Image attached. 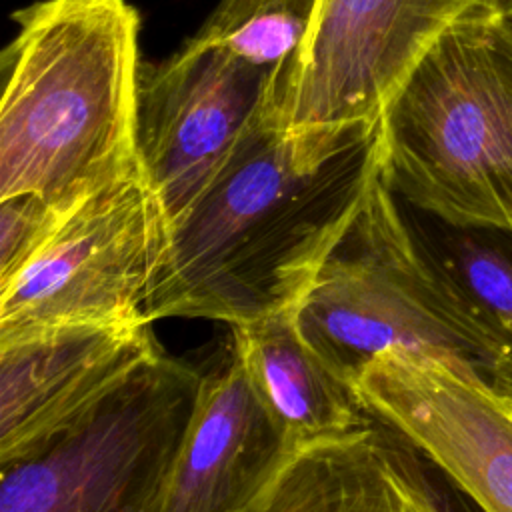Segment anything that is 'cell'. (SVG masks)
<instances>
[{
    "mask_svg": "<svg viewBox=\"0 0 512 512\" xmlns=\"http://www.w3.org/2000/svg\"><path fill=\"white\" fill-rule=\"evenodd\" d=\"M384 164L380 126L314 152L260 122L172 228L146 318L240 324L296 308Z\"/></svg>",
    "mask_w": 512,
    "mask_h": 512,
    "instance_id": "cell-1",
    "label": "cell"
},
{
    "mask_svg": "<svg viewBox=\"0 0 512 512\" xmlns=\"http://www.w3.org/2000/svg\"><path fill=\"white\" fill-rule=\"evenodd\" d=\"M2 52L0 198L66 206L142 170L140 16L126 0H42Z\"/></svg>",
    "mask_w": 512,
    "mask_h": 512,
    "instance_id": "cell-2",
    "label": "cell"
},
{
    "mask_svg": "<svg viewBox=\"0 0 512 512\" xmlns=\"http://www.w3.org/2000/svg\"><path fill=\"white\" fill-rule=\"evenodd\" d=\"M302 334L346 380L384 352L432 356L512 392V352L422 242L384 164L296 306Z\"/></svg>",
    "mask_w": 512,
    "mask_h": 512,
    "instance_id": "cell-3",
    "label": "cell"
},
{
    "mask_svg": "<svg viewBox=\"0 0 512 512\" xmlns=\"http://www.w3.org/2000/svg\"><path fill=\"white\" fill-rule=\"evenodd\" d=\"M498 12L452 24L380 120L384 174L418 212L512 234V44Z\"/></svg>",
    "mask_w": 512,
    "mask_h": 512,
    "instance_id": "cell-4",
    "label": "cell"
},
{
    "mask_svg": "<svg viewBox=\"0 0 512 512\" xmlns=\"http://www.w3.org/2000/svg\"><path fill=\"white\" fill-rule=\"evenodd\" d=\"M200 380L160 348L68 426L0 462V512H156Z\"/></svg>",
    "mask_w": 512,
    "mask_h": 512,
    "instance_id": "cell-5",
    "label": "cell"
},
{
    "mask_svg": "<svg viewBox=\"0 0 512 512\" xmlns=\"http://www.w3.org/2000/svg\"><path fill=\"white\" fill-rule=\"evenodd\" d=\"M170 240L144 168L62 206L38 246L0 280V342L62 324L148 322Z\"/></svg>",
    "mask_w": 512,
    "mask_h": 512,
    "instance_id": "cell-6",
    "label": "cell"
},
{
    "mask_svg": "<svg viewBox=\"0 0 512 512\" xmlns=\"http://www.w3.org/2000/svg\"><path fill=\"white\" fill-rule=\"evenodd\" d=\"M510 0H318L292 62L268 88L264 118L314 150L380 126L404 78L458 20Z\"/></svg>",
    "mask_w": 512,
    "mask_h": 512,
    "instance_id": "cell-7",
    "label": "cell"
},
{
    "mask_svg": "<svg viewBox=\"0 0 512 512\" xmlns=\"http://www.w3.org/2000/svg\"><path fill=\"white\" fill-rule=\"evenodd\" d=\"M270 80L268 70L196 36L164 62L142 66L140 162L172 228L260 122Z\"/></svg>",
    "mask_w": 512,
    "mask_h": 512,
    "instance_id": "cell-8",
    "label": "cell"
},
{
    "mask_svg": "<svg viewBox=\"0 0 512 512\" xmlns=\"http://www.w3.org/2000/svg\"><path fill=\"white\" fill-rule=\"evenodd\" d=\"M350 384L368 416L402 434L482 512H512V392L398 350L368 362Z\"/></svg>",
    "mask_w": 512,
    "mask_h": 512,
    "instance_id": "cell-9",
    "label": "cell"
},
{
    "mask_svg": "<svg viewBox=\"0 0 512 512\" xmlns=\"http://www.w3.org/2000/svg\"><path fill=\"white\" fill-rule=\"evenodd\" d=\"M148 322L62 324L0 342V462L44 442L154 356Z\"/></svg>",
    "mask_w": 512,
    "mask_h": 512,
    "instance_id": "cell-10",
    "label": "cell"
},
{
    "mask_svg": "<svg viewBox=\"0 0 512 512\" xmlns=\"http://www.w3.org/2000/svg\"><path fill=\"white\" fill-rule=\"evenodd\" d=\"M288 450L242 364L202 374L156 512H246Z\"/></svg>",
    "mask_w": 512,
    "mask_h": 512,
    "instance_id": "cell-11",
    "label": "cell"
},
{
    "mask_svg": "<svg viewBox=\"0 0 512 512\" xmlns=\"http://www.w3.org/2000/svg\"><path fill=\"white\" fill-rule=\"evenodd\" d=\"M420 456L368 416L342 436L288 452L246 512H456Z\"/></svg>",
    "mask_w": 512,
    "mask_h": 512,
    "instance_id": "cell-12",
    "label": "cell"
},
{
    "mask_svg": "<svg viewBox=\"0 0 512 512\" xmlns=\"http://www.w3.org/2000/svg\"><path fill=\"white\" fill-rule=\"evenodd\" d=\"M232 354L288 452L342 436L368 420L350 380L306 340L296 308L232 324Z\"/></svg>",
    "mask_w": 512,
    "mask_h": 512,
    "instance_id": "cell-13",
    "label": "cell"
},
{
    "mask_svg": "<svg viewBox=\"0 0 512 512\" xmlns=\"http://www.w3.org/2000/svg\"><path fill=\"white\" fill-rule=\"evenodd\" d=\"M414 228L476 316L512 352V234L438 220Z\"/></svg>",
    "mask_w": 512,
    "mask_h": 512,
    "instance_id": "cell-14",
    "label": "cell"
},
{
    "mask_svg": "<svg viewBox=\"0 0 512 512\" xmlns=\"http://www.w3.org/2000/svg\"><path fill=\"white\" fill-rule=\"evenodd\" d=\"M318 0H222L196 38L264 68L272 82L300 50Z\"/></svg>",
    "mask_w": 512,
    "mask_h": 512,
    "instance_id": "cell-15",
    "label": "cell"
},
{
    "mask_svg": "<svg viewBox=\"0 0 512 512\" xmlns=\"http://www.w3.org/2000/svg\"><path fill=\"white\" fill-rule=\"evenodd\" d=\"M60 208L34 194L0 198V280L38 246Z\"/></svg>",
    "mask_w": 512,
    "mask_h": 512,
    "instance_id": "cell-16",
    "label": "cell"
},
{
    "mask_svg": "<svg viewBox=\"0 0 512 512\" xmlns=\"http://www.w3.org/2000/svg\"><path fill=\"white\" fill-rule=\"evenodd\" d=\"M496 16H498V24H500L504 36H506V38L510 40V44H512V0H510Z\"/></svg>",
    "mask_w": 512,
    "mask_h": 512,
    "instance_id": "cell-17",
    "label": "cell"
}]
</instances>
